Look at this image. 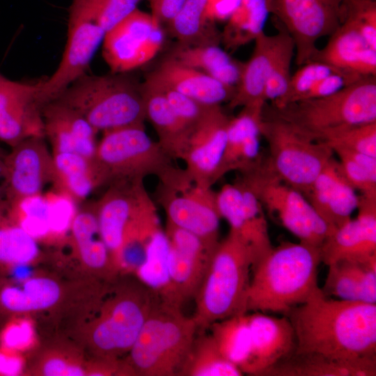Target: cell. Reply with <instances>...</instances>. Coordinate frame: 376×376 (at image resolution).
I'll return each instance as SVG.
<instances>
[{"instance_id":"cell-1","label":"cell","mask_w":376,"mask_h":376,"mask_svg":"<svg viewBox=\"0 0 376 376\" xmlns=\"http://www.w3.org/2000/svg\"><path fill=\"white\" fill-rule=\"evenodd\" d=\"M285 316L295 331L297 352L376 359V304L334 299L321 290Z\"/></svg>"},{"instance_id":"cell-2","label":"cell","mask_w":376,"mask_h":376,"mask_svg":"<svg viewBox=\"0 0 376 376\" xmlns=\"http://www.w3.org/2000/svg\"><path fill=\"white\" fill-rule=\"evenodd\" d=\"M320 248L283 242L251 267L246 313L286 315L321 290Z\"/></svg>"},{"instance_id":"cell-3","label":"cell","mask_w":376,"mask_h":376,"mask_svg":"<svg viewBox=\"0 0 376 376\" xmlns=\"http://www.w3.org/2000/svg\"><path fill=\"white\" fill-rule=\"evenodd\" d=\"M105 186L125 180L156 177L159 184L182 191L193 183L184 168L147 134L144 125L127 126L103 132L94 156Z\"/></svg>"},{"instance_id":"cell-4","label":"cell","mask_w":376,"mask_h":376,"mask_svg":"<svg viewBox=\"0 0 376 376\" xmlns=\"http://www.w3.org/2000/svg\"><path fill=\"white\" fill-rule=\"evenodd\" d=\"M160 301L158 292L139 278L116 279L88 325L86 340L95 357L120 359L127 354Z\"/></svg>"},{"instance_id":"cell-5","label":"cell","mask_w":376,"mask_h":376,"mask_svg":"<svg viewBox=\"0 0 376 376\" xmlns=\"http://www.w3.org/2000/svg\"><path fill=\"white\" fill-rule=\"evenodd\" d=\"M253 263L249 248L233 233L220 240L194 297L198 332L215 322L246 313Z\"/></svg>"},{"instance_id":"cell-6","label":"cell","mask_w":376,"mask_h":376,"mask_svg":"<svg viewBox=\"0 0 376 376\" xmlns=\"http://www.w3.org/2000/svg\"><path fill=\"white\" fill-rule=\"evenodd\" d=\"M79 113L98 132L144 125L141 84L125 73L85 75L57 98Z\"/></svg>"},{"instance_id":"cell-7","label":"cell","mask_w":376,"mask_h":376,"mask_svg":"<svg viewBox=\"0 0 376 376\" xmlns=\"http://www.w3.org/2000/svg\"><path fill=\"white\" fill-rule=\"evenodd\" d=\"M181 308L162 299L155 307L123 360L127 375H177L198 332Z\"/></svg>"},{"instance_id":"cell-8","label":"cell","mask_w":376,"mask_h":376,"mask_svg":"<svg viewBox=\"0 0 376 376\" xmlns=\"http://www.w3.org/2000/svg\"><path fill=\"white\" fill-rule=\"evenodd\" d=\"M269 114L316 141L334 130L376 122V76L363 77L329 95L272 107Z\"/></svg>"},{"instance_id":"cell-9","label":"cell","mask_w":376,"mask_h":376,"mask_svg":"<svg viewBox=\"0 0 376 376\" xmlns=\"http://www.w3.org/2000/svg\"><path fill=\"white\" fill-rule=\"evenodd\" d=\"M260 133L269 148L265 167L282 182L305 196L334 157L326 143L311 139L294 125L263 113Z\"/></svg>"},{"instance_id":"cell-10","label":"cell","mask_w":376,"mask_h":376,"mask_svg":"<svg viewBox=\"0 0 376 376\" xmlns=\"http://www.w3.org/2000/svg\"><path fill=\"white\" fill-rule=\"evenodd\" d=\"M143 182V180L112 182L95 201L100 233L117 270L123 245L141 237L159 222L156 205Z\"/></svg>"},{"instance_id":"cell-11","label":"cell","mask_w":376,"mask_h":376,"mask_svg":"<svg viewBox=\"0 0 376 376\" xmlns=\"http://www.w3.org/2000/svg\"><path fill=\"white\" fill-rule=\"evenodd\" d=\"M241 175L264 210L300 242L320 248L335 230L320 216L303 194L267 170L263 159L258 166Z\"/></svg>"},{"instance_id":"cell-12","label":"cell","mask_w":376,"mask_h":376,"mask_svg":"<svg viewBox=\"0 0 376 376\" xmlns=\"http://www.w3.org/2000/svg\"><path fill=\"white\" fill-rule=\"evenodd\" d=\"M345 1L265 0L268 12L292 39L299 67L312 60L318 40L330 36L341 24Z\"/></svg>"},{"instance_id":"cell-13","label":"cell","mask_w":376,"mask_h":376,"mask_svg":"<svg viewBox=\"0 0 376 376\" xmlns=\"http://www.w3.org/2000/svg\"><path fill=\"white\" fill-rule=\"evenodd\" d=\"M164 233L168 241L166 283L159 295L163 301L182 308L194 298L215 249L167 221Z\"/></svg>"},{"instance_id":"cell-14","label":"cell","mask_w":376,"mask_h":376,"mask_svg":"<svg viewBox=\"0 0 376 376\" xmlns=\"http://www.w3.org/2000/svg\"><path fill=\"white\" fill-rule=\"evenodd\" d=\"M163 41L161 24L137 8L105 33L102 56L111 72H129L150 61Z\"/></svg>"},{"instance_id":"cell-15","label":"cell","mask_w":376,"mask_h":376,"mask_svg":"<svg viewBox=\"0 0 376 376\" xmlns=\"http://www.w3.org/2000/svg\"><path fill=\"white\" fill-rule=\"evenodd\" d=\"M221 218L250 250L252 266L273 248L265 210L253 191L241 178L225 184L216 192Z\"/></svg>"},{"instance_id":"cell-16","label":"cell","mask_w":376,"mask_h":376,"mask_svg":"<svg viewBox=\"0 0 376 376\" xmlns=\"http://www.w3.org/2000/svg\"><path fill=\"white\" fill-rule=\"evenodd\" d=\"M157 198L167 221L196 235L210 249H216L220 241L221 218L212 187L193 184L185 190L175 191L159 184Z\"/></svg>"},{"instance_id":"cell-17","label":"cell","mask_w":376,"mask_h":376,"mask_svg":"<svg viewBox=\"0 0 376 376\" xmlns=\"http://www.w3.org/2000/svg\"><path fill=\"white\" fill-rule=\"evenodd\" d=\"M230 118L221 104H214L192 128L182 160L193 184L212 187L221 179L220 168Z\"/></svg>"},{"instance_id":"cell-18","label":"cell","mask_w":376,"mask_h":376,"mask_svg":"<svg viewBox=\"0 0 376 376\" xmlns=\"http://www.w3.org/2000/svg\"><path fill=\"white\" fill-rule=\"evenodd\" d=\"M105 32L95 22H68V39L55 72L39 84L38 97L44 107L56 99L72 83L86 75Z\"/></svg>"},{"instance_id":"cell-19","label":"cell","mask_w":376,"mask_h":376,"mask_svg":"<svg viewBox=\"0 0 376 376\" xmlns=\"http://www.w3.org/2000/svg\"><path fill=\"white\" fill-rule=\"evenodd\" d=\"M8 201L45 191L54 180L53 154L44 136L27 138L4 157Z\"/></svg>"},{"instance_id":"cell-20","label":"cell","mask_w":376,"mask_h":376,"mask_svg":"<svg viewBox=\"0 0 376 376\" xmlns=\"http://www.w3.org/2000/svg\"><path fill=\"white\" fill-rule=\"evenodd\" d=\"M39 84L6 77L0 83V141L10 148L27 138L44 136Z\"/></svg>"},{"instance_id":"cell-21","label":"cell","mask_w":376,"mask_h":376,"mask_svg":"<svg viewBox=\"0 0 376 376\" xmlns=\"http://www.w3.org/2000/svg\"><path fill=\"white\" fill-rule=\"evenodd\" d=\"M359 196L357 217L336 228L320 247L326 265L376 255V198Z\"/></svg>"},{"instance_id":"cell-22","label":"cell","mask_w":376,"mask_h":376,"mask_svg":"<svg viewBox=\"0 0 376 376\" xmlns=\"http://www.w3.org/2000/svg\"><path fill=\"white\" fill-rule=\"evenodd\" d=\"M247 313L251 348L244 374L262 376L265 371L291 355L297 348L294 329L285 315Z\"/></svg>"},{"instance_id":"cell-23","label":"cell","mask_w":376,"mask_h":376,"mask_svg":"<svg viewBox=\"0 0 376 376\" xmlns=\"http://www.w3.org/2000/svg\"><path fill=\"white\" fill-rule=\"evenodd\" d=\"M292 44V39L281 26L275 35L263 31L256 36L252 54L243 63L235 93L228 102L230 109L266 103L263 92L267 80L283 52Z\"/></svg>"},{"instance_id":"cell-24","label":"cell","mask_w":376,"mask_h":376,"mask_svg":"<svg viewBox=\"0 0 376 376\" xmlns=\"http://www.w3.org/2000/svg\"><path fill=\"white\" fill-rule=\"evenodd\" d=\"M44 136L52 153L73 152L94 158L97 132L77 111L59 100L42 110Z\"/></svg>"},{"instance_id":"cell-25","label":"cell","mask_w":376,"mask_h":376,"mask_svg":"<svg viewBox=\"0 0 376 376\" xmlns=\"http://www.w3.org/2000/svg\"><path fill=\"white\" fill-rule=\"evenodd\" d=\"M359 197L333 157L313 182L306 198L332 228L344 224L357 210Z\"/></svg>"},{"instance_id":"cell-26","label":"cell","mask_w":376,"mask_h":376,"mask_svg":"<svg viewBox=\"0 0 376 376\" xmlns=\"http://www.w3.org/2000/svg\"><path fill=\"white\" fill-rule=\"evenodd\" d=\"M265 104L242 107L231 118L220 168L221 178L226 173L251 170L262 161L260 152V125Z\"/></svg>"},{"instance_id":"cell-27","label":"cell","mask_w":376,"mask_h":376,"mask_svg":"<svg viewBox=\"0 0 376 376\" xmlns=\"http://www.w3.org/2000/svg\"><path fill=\"white\" fill-rule=\"evenodd\" d=\"M146 79L210 105L228 102L235 91L205 73L187 66L170 56L149 73Z\"/></svg>"},{"instance_id":"cell-28","label":"cell","mask_w":376,"mask_h":376,"mask_svg":"<svg viewBox=\"0 0 376 376\" xmlns=\"http://www.w3.org/2000/svg\"><path fill=\"white\" fill-rule=\"evenodd\" d=\"M311 61L362 77L376 76V49L345 21L330 36L327 45L318 49Z\"/></svg>"},{"instance_id":"cell-29","label":"cell","mask_w":376,"mask_h":376,"mask_svg":"<svg viewBox=\"0 0 376 376\" xmlns=\"http://www.w3.org/2000/svg\"><path fill=\"white\" fill-rule=\"evenodd\" d=\"M328 266L323 294L338 299L376 304V255L340 260Z\"/></svg>"},{"instance_id":"cell-30","label":"cell","mask_w":376,"mask_h":376,"mask_svg":"<svg viewBox=\"0 0 376 376\" xmlns=\"http://www.w3.org/2000/svg\"><path fill=\"white\" fill-rule=\"evenodd\" d=\"M70 233L81 263L101 279L115 281L118 272L100 233L95 201L77 210Z\"/></svg>"},{"instance_id":"cell-31","label":"cell","mask_w":376,"mask_h":376,"mask_svg":"<svg viewBox=\"0 0 376 376\" xmlns=\"http://www.w3.org/2000/svg\"><path fill=\"white\" fill-rule=\"evenodd\" d=\"M141 86L146 118L155 131L157 143L175 161L182 160L192 128L177 116L157 88L146 81Z\"/></svg>"},{"instance_id":"cell-32","label":"cell","mask_w":376,"mask_h":376,"mask_svg":"<svg viewBox=\"0 0 376 376\" xmlns=\"http://www.w3.org/2000/svg\"><path fill=\"white\" fill-rule=\"evenodd\" d=\"M376 359L342 360L297 352L276 363L262 376H375Z\"/></svg>"},{"instance_id":"cell-33","label":"cell","mask_w":376,"mask_h":376,"mask_svg":"<svg viewBox=\"0 0 376 376\" xmlns=\"http://www.w3.org/2000/svg\"><path fill=\"white\" fill-rule=\"evenodd\" d=\"M52 154L54 180L52 187L67 194L77 203L105 186L94 158L73 152Z\"/></svg>"},{"instance_id":"cell-34","label":"cell","mask_w":376,"mask_h":376,"mask_svg":"<svg viewBox=\"0 0 376 376\" xmlns=\"http://www.w3.org/2000/svg\"><path fill=\"white\" fill-rule=\"evenodd\" d=\"M63 295L61 285L47 277H35L19 285L7 281L0 289V320L3 315L45 311L58 304Z\"/></svg>"},{"instance_id":"cell-35","label":"cell","mask_w":376,"mask_h":376,"mask_svg":"<svg viewBox=\"0 0 376 376\" xmlns=\"http://www.w3.org/2000/svg\"><path fill=\"white\" fill-rule=\"evenodd\" d=\"M208 0H185L167 23L171 34L181 47L219 45L221 32L207 14Z\"/></svg>"},{"instance_id":"cell-36","label":"cell","mask_w":376,"mask_h":376,"mask_svg":"<svg viewBox=\"0 0 376 376\" xmlns=\"http://www.w3.org/2000/svg\"><path fill=\"white\" fill-rule=\"evenodd\" d=\"M169 56L235 89L243 65L233 59L219 45L196 47L178 45Z\"/></svg>"},{"instance_id":"cell-37","label":"cell","mask_w":376,"mask_h":376,"mask_svg":"<svg viewBox=\"0 0 376 376\" xmlns=\"http://www.w3.org/2000/svg\"><path fill=\"white\" fill-rule=\"evenodd\" d=\"M221 352L211 334L197 333L176 376H242Z\"/></svg>"},{"instance_id":"cell-38","label":"cell","mask_w":376,"mask_h":376,"mask_svg":"<svg viewBox=\"0 0 376 376\" xmlns=\"http://www.w3.org/2000/svg\"><path fill=\"white\" fill-rule=\"evenodd\" d=\"M40 253L38 242L12 217L7 199L0 200V270L29 264Z\"/></svg>"},{"instance_id":"cell-39","label":"cell","mask_w":376,"mask_h":376,"mask_svg":"<svg viewBox=\"0 0 376 376\" xmlns=\"http://www.w3.org/2000/svg\"><path fill=\"white\" fill-rule=\"evenodd\" d=\"M209 329L223 355L237 366L244 374L251 348L247 313L215 322Z\"/></svg>"},{"instance_id":"cell-40","label":"cell","mask_w":376,"mask_h":376,"mask_svg":"<svg viewBox=\"0 0 376 376\" xmlns=\"http://www.w3.org/2000/svg\"><path fill=\"white\" fill-rule=\"evenodd\" d=\"M267 12L265 0H244L221 32V42L227 49H235L254 40L263 31Z\"/></svg>"},{"instance_id":"cell-41","label":"cell","mask_w":376,"mask_h":376,"mask_svg":"<svg viewBox=\"0 0 376 376\" xmlns=\"http://www.w3.org/2000/svg\"><path fill=\"white\" fill-rule=\"evenodd\" d=\"M143 0H72L68 22H95L106 33L137 9Z\"/></svg>"},{"instance_id":"cell-42","label":"cell","mask_w":376,"mask_h":376,"mask_svg":"<svg viewBox=\"0 0 376 376\" xmlns=\"http://www.w3.org/2000/svg\"><path fill=\"white\" fill-rule=\"evenodd\" d=\"M17 224L38 242L51 239L49 203L45 192L7 200Z\"/></svg>"},{"instance_id":"cell-43","label":"cell","mask_w":376,"mask_h":376,"mask_svg":"<svg viewBox=\"0 0 376 376\" xmlns=\"http://www.w3.org/2000/svg\"><path fill=\"white\" fill-rule=\"evenodd\" d=\"M346 179L360 195L376 198V157L341 147H331Z\"/></svg>"},{"instance_id":"cell-44","label":"cell","mask_w":376,"mask_h":376,"mask_svg":"<svg viewBox=\"0 0 376 376\" xmlns=\"http://www.w3.org/2000/svg\"><path fill=\"white\" fill-rule=\"evenodd\" d=\"M319 141L331 147H341L376 157V122L330 131Z\"/></svg>"},{"instance_id":"cell-45","label":"cell","mask_w":376,"mask_h":376,"mask_svg":"<svg viewBox=\"0 0 376 376\" xmlns=\"http://www.w3.org/2000/svg\"><path fill=\"white\" fill-rule=\"evenodd\" d=\"M339 70L318 61H311L305 63L291 75L286 92L279 99L271 103L272 107L281 108L299 100L318 81Z\"/></svg>"},{"instance_id":"cell-46","label":"cell","mask_w":376,"mask_h":376,"mask_svg":"<svg viewBox=\"0 0 376 376\" xmlns=\"http://www.w3.org/2000/svg\"><path fill=\"white\" fill-rule=\"evenodd\" d=\"M376 49V0H345L343 19Z\"/></svg>"},{"instance_id":"cell-47","label":"cell","mask_w":376,"mask_h":376,"mask_svg":"<svg viewBox=\"0 0 376 376\" xmlns=\"http://www.w3.org/2000/svg\"><path fill=\"white\" fill-rule=\"evenodd\" d=\"M145 81L157 88L177 116L193 128L207 113L212 105L203 104L172 88L147 79Z\"/></svg>"},{"instance_id":"cell-48","label":"cell","mask_w":376,"mask_h":376,"mask_svg":"<svg viewBox=\"0 0 376 376\" xmlns=\"http://www.w3.org/2000/svg\"><path fill=\"white\" fill-rule=\"evenodd\" d=\"M294 56L295 45L292 44L283 52L267 80L263 92L265 102L269 101L272 103L286 92L291 77L290 66Z\"/></svg>"},{"instance_id":"cell-49","label":"cell","mask_w":376,"mask_h":376,"mask_svg":"<svg viewBox=\"0 0 376 376\" xmlns=\"http://www.w3.org/2000/svg\"><path fill=\"white\" fill-rule=\"evenodd\" d=\"M75 357L64 352H51L42 357L37 366L36 373L47 376L86 375L87 368Z\"/></svg>"},{"instance_id":"cell-50","label":"cell","mask_w":376,"mask_h":376,"mask_svg":"<svg viewBox=\"0 0 376 376\" xmlns=\"http://www.w3.org/2000/svg\"><path fill=\"white\" fill-rule=\"evenodd\" d=\"M362 77H363L355 73L343 70L337 71L318 81L299 100L329 95L356 82Z\"/></svg>"},{"instance_id":"cell-51","label":"cell","mask_w":376,"mask_h":376,"mask_svg":"<svg viewBox=\"0 0 376 376\" xmlns=\"http://www.w3.org/2000/svg\"><path fill=\"white\" fill-rule=\"evenodd\" d=\"M151 15L160 24L168 23L177 14L185 0H149Z\"/></svg>"},{"instance_id":"cell-52","label":"cell","mask_w":376,"mask_h":376,"mask_svg":"<svg viewBox=\"0 0 376 376\" xmlns=\"http://www.w3.org/2000/svg\"><path fill=\"white\" fill-rule=\"evenodd\" d=\"M6 154H0V200L6 198V196L7 184L6 166L4 163V157Z\"/></svg>"},{"instance_id":"cell-53","label":"cell","mask_w":376,"mask_h":376,"mask_svg":"<svg viewBox=\"0 0 376 376\" xmlns=\"http://www.w3.org/2000/svg\"><path fill=\"white\" fill-rule=\"evenodd\" d=\"M6 280L3 277L2 273L0 270V289L2 285L6 283Z\"/></svg>"},{"instance_id":"cell-54","label":"cell","mask_w":376,"mask_h":376,"mask_svg":"<svg viewBox=\"0 0 376 376\" xmlns=\"http://www.w3.org/2000/svg\"><path fill=\"white\" fill-rule=\"evenodd\" d=\"M0 154L1 155H5L6 152L0 147Z\"/></svg>"},{"instance_id":"cell-55","label":"cell","mask_w":376,"mask_h":376,"mask_svg":"<svg viewBox=\"0 0 376 376\" xmlns=\"http://www.w3.org/2000/svg\"><path fill=\"white\" fill-rule=\"evenodd\" d=\"M5 77L3 75H2L1 74H0V83L1 81L3 80V79Z\"/></svg>"}]
</instances>
